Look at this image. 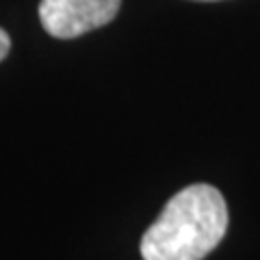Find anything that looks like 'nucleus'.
<instances>
[{"instance_id":"1","label":"nucleus","mask_w":260,"mask_h":260,"mask_svg":"<svg viewBox=\"0 0 260 260\" xmlns=\"http://www.w3.org/2000/svg\"><path fill=\"white\" fill-rule=\"evenodd\" d=\"M228 206L219 189L191 184L176 193L141 239L143 260H202L221 243Z\"/></svg>"},{"instance_id":"2","label":"nucleus","mask_w":260,"mask_h":260,"mask_svg":"<svg viewBox=\"0 0 260 260\" xmlns=\"http://www.w3.org/2000/svg\"><path fill=\"white\" fill-rule=\"evenodd\" d=\"M121 0H42L39 20L56 39H74L115 18Z\"/></svg>"},{"instance_id":"3","label":"nucleus","mask_w":260,"mask_h":260,"mask_svg":"<svg viewBox=\"0 0 260 260\" xmlns=\"http://www.w3.org/2000/svg\"><path fill=\"white\" fill-rule=\"evenodd\" d=\"M9 50H11V37L5 28H0V61L9 54Z\"/></svg>"},{"instance_id":"4","label":"nucleus","mask_w":260,"mask_h":260,"mask_svg":"<svg viewBox=\"0 0 260 260\" xmlns=\"http://www.w3.org/2000/svg\"><path fill=\"white\" fill-rule=\"evenodd\" d=\"M198 3H213V0H198Z\"/></svg>"}]
</instances>
